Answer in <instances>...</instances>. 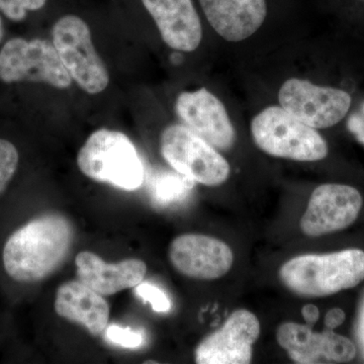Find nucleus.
<instances>
[{
  "label": "nucleus",
  "instance_id": "obj_1",
  "mask_svg": "<svg viewBox=\"0 0 364 364\" xmlns=\"http://www.w3.org/2000/svg\"><path fill=\"white\" fill-rule=\"evenodd\" d=\"M71 223L64 215H33L6 235L0 246L4 277L18 286H32L53 274L66 259L73 243Z\"/></svg>",
  "mask_w": 364,
  "mask_h": 364
},
{
  "label": "nucleus",
  "instance_id": "obj_2",
  "mask_svg": "<svg viewBox=\"0 0 364 364\" xmlns=\"http://www.w3.org/2000/svg\"><path fill=\"white\" fill-rule=\"evenodd\" d=\"M279 279L303 298H324L353 289L364 280V251L346 249L329 254H306L282 264Z\"/></svg>",
  "mask_w": 364,
  "mask_h": 364
},
{
  "label": "nucleus",
  "instance_id": "obj_3",
  "mask_svg": "<svg viewBox=\"0 0 364 364\" xmlns=\"http://www.w3.org/2000/svg\"><path fill=\"white\" fill-rule=\"evenodd\" d=\"M77 165L88 178L124 191H136L145 177L135 145L122 132L109 129H100L88 136L79 150Z\"/></svg>",
  "mask_w": 364,
  "mask_h": 364
},
{
  "label": "nucleus",
  "instance_id": "obj_4",
  "mask_svg": "<svg viewBox=\"0 0 364 364\" xmlns=\"http://www.w3.org/2000/svg\"><path fill=\"white\" fill-rule=\"evenodd\" d=\"M251 135L258 148L272 157L315 162L327 157L329 148L323 136L308 124L272 105L253 117Z\"/></svg>",
  "mask_w": 364,
  "mask_h": 364
},
{
  "label": "nucleus",
  "instance_id": "obj_5",
  "mask_svg": "<svg viewBox=\"0 0 364 364\" xmlns=\"http://www.w3.org/2000/svg\"><path fill=\"white\" fill-rule=\"evenodd\" d=\"M72 81L52 41L14 37L0 48V82L4 85L43 83L66 90Z\"/></svg>",
  "mask_w": 364,
  "mask_h": 364
},
{
  "label": "nucleus",
  "instance_id": "obj_6",
  "mask_svg": "<svg viewBox=\"0 0 364 364\" xmlns=\"http://www.w3.org/2000/svg\"><path fill=\"white\" fill-rule=\"evenodd\" d=\"M52 42L72 80L88 95H98L107 87L109 74L97 54L90 26L75 14H67L52 28Z\"/></svg>",
  "mask_w": 364,
  "mask_h": 364
},
{
  "label": "nucleus",
  "instance_id": "obj_7",
  "mask_svg": "<svg viewBox=\"0 0 364 364\" xmlns=\"http://www.w3.org/2000/svg\"><path fill=\"white\" fill-rule=\"evenodd\" d=\"M160 152L176 171L203 186H221L231 174L229 162L214 146L184 124H171L162 132Z\"/></svg>",
  "mask_w": 364,
  "mask_h": 364
},
{
  "label": "nucleus",
  "instance_id": "obj_8",
  "mask_svg": "<svg viewBox=\"0 0 364 364\" xmlns=\"http://www.w3.org/2000/svg\"><path fill=\"white\" fill-rule=\"evenodd\" d=\"M280 107L314 129H327L341 122L350 109L347 91L320 86L301 78H289L279 90Z\"/></svg>",
  "mask_w": 364,
  "mask_h": 364
},
{
  "label": "nucleus",
  "instance_id": "obj_9",
  "mask_svg": "<svg viewBox=\"0 0 364 364\" xmlns=\"http://www.w3.org/2000/svg\"><path fill=\"white\" fill-rule=\"evenodd\" d=\"M363 205L358 189L345 184H322L313 191L299 221L301 232L321 237L342 231L358 220Z\"/></svg>",
  "mask_w": 364,
  "mask_h": 364
},
{
  "label": "nucleus",
  "instance_id": "obj_10",
  "mask_svg": "<svg viewBox=\"0 0 364 364\" xmlns=\"http://www.w3.org/2000/svg\"><path fill=\"white\" fill-rule=\"evenodd\" d=\"M261 332L258 318L248 310H237L217 331L198 344L195 352L198 364H248L253 345Z\"/></svg>",
  "mask_w": 364,
  "mask_h": 364
},
{
  "label": "nucleus",
  "instance_id": "obj_11",
  "mask_svg": "<svg viewBox=\"0 0 364 364\" xmlns=\"http://www.w3.org/2000/svg\"><path fill=\"white\" fill-rule=\"evenodd\" d=\"M277 340L296 363H345L356 356L353 342L330 329L318 333L311 326L287 322L277 329Z\"/></svg>",
  "mask_w": 364,
  "mask_h": 364
},
{
  "label": "nucleus",
  "instance_id": "obj_12",
  "mask_svg": "<svg viewBox=\"0 0 364 364\" xmlns=\"http://www.w3.org/2000/svg\"><path fill=\"white\" fill-rule=\"evenodd\" d=\"M176 112L184 126L215 149L230 150L236 142V130L226 107L207 88L181 93Z\"/></svg>",
  "mask_w": 364,
  "mask_h": 364
},
{
  "label": "nucleus",
  "instance_id": "obj_13",
  "mask_svg": "<svg viewBox=\"0 0 364 364\" xmlns=\"http://www.w3.org/2000/svg\"><path fill=\"white\" fill-rule=\"evenodd\" d=\"M172 267L184 277L214 280L224 277L234 263V254L224 242L200 234H184L169 247Z\"/></svg>",
  "mask_w": 364,
  "mask_h": 364
},
{
  "label": "nucleus",
  "instance_id": "obj_14",
  "mask_svg": "<svg viewBox=\"0 0 364 364\" xmlns=\"http://www.w3.org/2000/svg\"><path fill=\"white\" fill-rule=\"evenodd\" d=\"M171 49L193 52L203 40V26L193 0H140Z\"/></svg>",
  "mask_w": 364,
  "mask_h": 364
},
{
  "label": "nucleus",
  "instance_id": "obj_15",
  "mask_svg": "<svg viewBox=\"0 0 364 364\" xmlns=\"http://www.w3.org/2000/svg\"><path fill=\"white\" fill-rule=\"evenodd\" d=\"M215 32L228 42L250 38L267 16V0H198Z\"/></svg>",
  "mask_w": 364,
  "mask_h": 364
},
{
  "label": "nucleus",
  "instance_id": "obj_16",
  "mask_svg": "<svg viewBox=\"0 0 364 364\" xmlns=\"http://www.w3.org/2000/svg\"><path fill=\"white\" fill-rule=\"evenodd\" d=\"M75 265L78 280L105 296L135 289L147 273V265L143 260L129 258L117 263H107L90 251L79 253Z\"/></svg>",
  "mask_w": 364,
  "mask_h": 364
},
{
  "label": "nucleus",
  "instance_id": "obj_17",
  "mask_svg": "<svg viewBox=\"0 0 364 364\" xmlns=\"http://www.w3.org/2000/svg\"><path fill=\"white\" fill-rule=\"evenodd\" d=\"M54 306L59 317L83 326L92 336H100L109 325V304L104 296L80 280L62 284L57 289Z\"/></svg>",
  "mask_w": 364,
  "mask_h": 364
},
{
  "label": "nucleus",
  "instance_id": "obj_18",
  "mask_svg": "<svg viewBox=\"0 0 364 364\" xmlns=\"http://www.w3.org/2000/svg\"><path fill=\"white\" fill-rule=\"evenodd\" d=\"M21 165L20 148L11 139L0 136V200L11 188Z\"/></svg>",
  "mask_w": 364,
  "mask_h": 364
},
{
  "label": "nucleus",
  "instance_id": "obj_19",
  "mask_svg": "<svg viewBox=\"0 0 364 364\" xmlns=\"http://www.w3.org/2000/svg\"><path fill=\"white\" fill-rule=\"evenodd\" d=\"M50 0H0V16L11 23H23L33 14L44 11Z\"/></svg>",
  "mask_w": 364,
  "mask_h": 364
},
{
  "label": "nucleus",
  "instance_id": "obj_20",
  "mask_svg": "<svg viewBox=\"0 0 364 364\" xmlns=\"http://www.w3.org/2000/svg\"><path fill=\"white\" fill-rule=\"evenodd\" d=\"M135 293L146 303H149L157 313H166L171 309V301L161 289L150 282H140L135 287Z\"/></svg>",
  "mask_w": 364,
  "mask_h": 364
},
{
  "label": "nucleus",
  "instance_id": "obj_21",
  "mask_svg": "<svg viewBox=\"0 0 364 364\" xmlns=\"http://www.w3.org/2000/svg\"><path fill=\"white\" fill-rule=\"evenodd\" d=\"M105 337L111 343L126 348L142 346L145 340L142 332L133 331L130 328L119 327L117 325H107L105 330Z\"/></svg>",
  "mask_w": 364,
  "mask_h": 364
},
{
  "label": "nucleus",
  "instance_id": "obj_22",
  "mask_svg": "<svg viewBox=\"0 0 364 364\" xmlns=\"http://www.w3.org/2000/svg\"><path fill=\"white\" fill-rule=\"evenodd\" d=\"M188 188L186 181L176 177H166L155 186L154 198L160 203L176 202L183 196Z\"/></svg>",
  "mask_w": 364,
  "mask_h": 364
},
{
  "label": "nucleus",
  "instance_id": "obj_23",
  "mask_svg": "<svg viewBox=\"0 0 364 364\" xmlns=\"http://www.w3.org/2000/svg\"><path fill=\"white\" fill-rule=\"evenodd\" d=\"M345 318H346V315H345V312L342 309H332V310L326 314L325 326L328 329H335V328L343 324Z\"/></svg>",
  "mask_w": 364,
  "mask_h": 364
},
{
  "label": "nucleus",
  "instance_id": "obj_24",
  "mask_svg": "<svg viewBox=\"0 0 364 364\" xmlns=\"http://www.w3.org/2000/svg\"><path fill=\"white\" fill-rule=\"evenodd\" d=\"M301 315L309 326L315 325L318 322V318H320V311H318V306L313 305V304H308L301 309Z\"/></svg>",
  "mask_w": 364,
  "mask_h": 364
},
{
  "label": "nucleus",
  "instance_id": "obj_25",
  "mask_svg": "<svg viewBox=\"0 0 364 364\" xmlns=\"http://www.w3.org/2000/svg\"><path fill=\"white\" fill-rule=\"evenodd\" d=\"M4 33H6V28H4V18L0 16V44L4 41Z\"/></svg>",
  "mask_w": 364,
  "mask_h": 364
},
{
  "label": "nucleus",
  "instance_id": "obj_26",
  "mask_svg": "<svg viewBox=\"0 0 364 364\" xmlns=\"http://www.w3.org/2000/svg\"><path fill=\"white\" fill-rule=\"evenodd\" d=\"M360 335H361V339H363V341L364 343V306H363V314H361Z\"/></svg>",
  "mask_w": 364,
  "mask_h": 364
},
{
  "label": "nucleus",
  "instance_id": "obj_27",
  "mask_svg": "<svg viewBox=\"0 0 364 364\" xmlns=\"http://www.w3.org/2000/svg\"><path fill=\"white\" fill-rule=\"evenodd\" d=\"M356 135H358L359 140L363 141L364 143V129H363L361 131H359L358 133H356Z\"/></svg>",
  "mask_w": 364,
  "mask_h": 364
},
{
  "label": "nucleus",
  "instance_id": "obj_28",
  "mask_svg": "<svg viewBox=\"0 0 364 364\" xmlns=\"http://www.w3.org/2000/svg\"><path fill=\"white\" fill-rule=\"evenodd\" d=\"M145 363L147 364V363H155V361H145Z\"/></svg>",
  "mask_w": 364,
  "mask_h": 364
}]
</instances>
